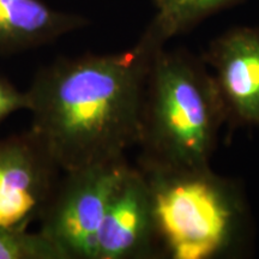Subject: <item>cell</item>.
Listing matches in <instances>:
<instances>
[{"mask_svg":"<svg viewBox=\"0 0 259 259\" xmlns=\"http://www.w3.org/2000/svg\"><path fill=\"white\" fill-rule=\"evenodd\" d=\"M163 45L148 28L121 53L61 59L37 73L30 131L60 170L122 160L141 143L149 71Z\"/></svg>","mask_w":259,"mask_h":259,"instance_id":"6da1fadb","label":"cell"},{"mask_svg":"<svg viewBox=\"0 0 259 259\" xmlns=\"http://www.w3.org/2000/svg\"><path fill=\"white\" fill-rule=\"evenodd\" d=\"M227 107L213 76L184 52L155 53L145 93L144 168L208 170Z\"/></svg>","mask_w":259,"mask_h":259,"instance_id":"7a4b0ae2","label":"cell"},{"mask_svg":"<svg viewBox=\"0 0 259 259\" xmlns=\"http://www.w3.org/2000/svg\"><path fill=\"white\" fill-rule=\"evenodd\" d=\"M153 196L156 233L174 259H206L231 235L233 208L209 170L142 168Z\"/></svg>","mask_w":259,"mask_h":259,"instance_id":"3957f363","label":"cell"},{"mask_svg":"<svg viewBox=\"0 0 259 259\" xmlns=\"http://www.w3.org/2000/svg\"><path fill=\"white\" fill-rule=\"evenodd\" d=\"M128 167L122 158L65 173L41 216L40 229L63 259H96L97 232Z\"/></svg>","mask_w":259,"mask_h":259,"instance_id":"277c9868","label":"cell"},{"mask_svg":"<svg viewBox=\"0 0 259 259\" xmlns=\"http://www.w3.org/2000/svg\"><path fill=\"white\" fill-rule=\"evenodd\" d=\"M59 170L31 131L0 139V228L28 229L41 219Z\"/></svg>","mask_w":259,"mask_h":259,"instance_id":"5b68a950","label":"cell"},{"mask_svg":"<svg viewBox=\"0 0 259 259\" xmlns=\"http://www.w3.org/2000/svg\"><path fill=\"white\" fill-rule=\"evenodd\" d=\"M155 233L148 178L142 169L128 167L109 199L97 232L96 259L144 257Z\"/></svg>","mask_w":259,"mask_h":259,"instance_id":"8992f818","label":"cell"},{"mask_svg":"<svg viewBox=\"0 0 259 259\" xmlns=\"http://www.w3.org/2000/svg\"><path fill=\"white\" fill-rule=\"evenodd\" d=\"M209 60L227 112L259 126V29L239 27L210 45Z\"/></svg>","mask_w":259,"mask_h":259,"instance_id":"52a82bcc","label":"cell"},{"mask_svg":"<svg viewBox=\"0 0 259 259\" xmlns=\"http://www.w3.org/2000/svg\"><path fill=\"white\" fill-rule=\"evenodd\" d=\"M85 23L80 16L56 11L40 0H0V51L40 46Z\"/></svg>","mask_w":259,"mask_h":259,"instance_id":"ba28073f","label":"cell"},{"mask_svg":"<svg viewBox=\"0 0 259 259\" xmlns=\"http://www.w3.org/2000/svg\"><path fill=\"white\" fill-rule=\"evenodd\" d=\"M156 14L149 29L166 44L220 10L242 0H153Z\"/></svg>","mask_w":259,"mask_h":259,"instance_id":"9c48e42d","label":"cell"},{"mask_svg":"<svg viewBox=\"0 0 259 259\" xmlns=\"http://www.w3.org/2000/svg\"><path fill=\"white\" fill-rule=\"evenodd\" d=\"M0 259H63L44 234L0 228Z\"/></svg>","mask_w":259,"mask_h":259,"instance_id":"30bf717a","label":"cell"},{"mask_svg":"<svg viewBox=\"0 0 259 259\" xmlns=\"http://www.w3.org/2000/svg\"><path fill=\"white\" fill-rule=\"evenodd\" d=\"M30 97L28 92L22 93L8 79L0 76V122L12 113L30 109Z\"/></svg>","mask_w":259,"mask_h":259,"instance_id":"8fae6325","label":"cell"}]
</instances>
